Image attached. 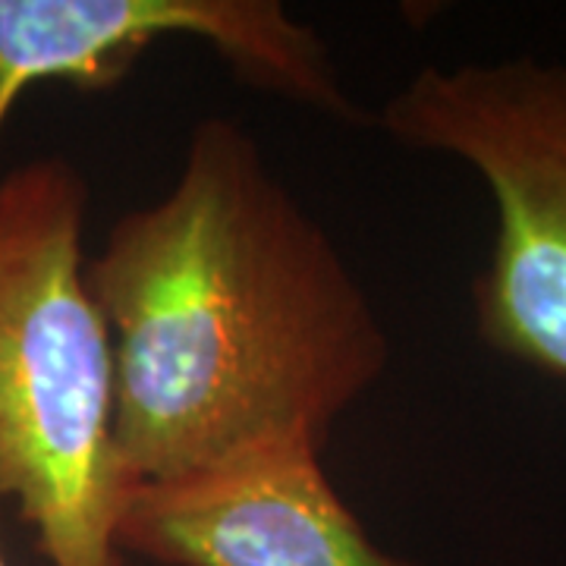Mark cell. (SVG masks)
<instances>
[{
  "label": "cell",
  "instance_id": "1",
  "mask_svg": "<svg viewBox=\"0 0 566 566\" xmlns=\"http://www.w3.org/2000/svg\"><path fill=\"white\" fill-rule=\"evenodd\" d=\"M88 286L114 344V441L133 488L259 447L322 450L390 365L337 243L230 117H205L174 186L117 218Z\"/></svg>",
  "mask_w": 566,
  "mask_h": 566
},
{
  "label": "cell",
  "instance_id": "2",
  "mask_svg": "<svg viewBox=\"0 0 566 566\" xmlns=\"http://www.w3.org/2000/svg\"><path fill=\"white\" fill-rule=\"evenodd\" d=\"M88 182L66 158L0 174V501L48 566H123L129 479L114 344L88 286Z\"/></svg>",
  "mask_w": 566,
  "mask_h": 566
},
{
  "label": "cell",
  "instance_id": "3",
  "mask_svg": "<svg viewBox=\"0 0 566 566\" xmlns=\"http://www.w3.org/2000/svg\"><path fill=\"white\" fill-rule=\"evenodd\" d=\"M378 123L485 180L497 230L472 283L479 340L566 381V63L422 66Z\"/></svg>",
  "mask_w": 566,
  "mask_h": 566
},
{
  "label": "cell",
  "instance_id": "4",
  "mask_svg": "<svg viewBox=\"0 0 566 566\" xmlns=\"http://www.w3.org/2000/svg\"><path fill=\"white\" fill-rule=\"evenodd\" d=\"M164 39L211 44L255 88L356 120L318 32L277 0H0V136L32 85L107 92Z\"/></svg>",
  "mask_w": 566,
  "mask_h": 566
},
{
  "label": "cell",
  "instance_id": "5",
  "mask_svg": "<svg viewBox=\"0 0 566 566\" xmlns=\"http://www.w3.org/2000/svg\"><path fill=\"white\" fill-rule=\"evenodd\" d=\"M117 542L123 557L161 566H419L365 532L308 444L259 447L136 485Z\"/></svg>",
  "mask_w": 566,
  "mask_h": 566
},
{
  "label": "cell",
  "instance_id": "6",
  "mask_svg": "<svg viewBox=\"0 0 566 566\" xmlns=\"http://www.w3.org/2000/svg\"><path fill=\"white\" fill-rule=\"evenodd\" d=\"M0 566H10L7 564V557H3V542H0Z\"/></svg>",
  "mask_w": 566,
  "mask_h": 566
}]
</instances>
